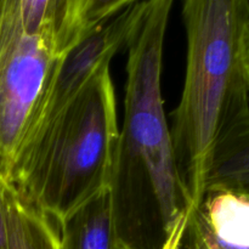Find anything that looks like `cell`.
Returning a JSON list of instances; mask_svg holds the SVG:
<instances>
[{"mask_svg":"<svg viewBox=\"0 0 249 249\" xmlns=\"http://www.w3.org/2000/svg\"><path fill=\"white\" fill-rule=\"evenodd\" d=\"M172 6V0H146L125 46V113L108 186L121 249H162L194 207L178 172L162 95Z\"/></svg>","mask_w":249,"mask_h":249,"instance_id":"1","label":"cell"},{"mask_svg":"<svg viewBox=\"0 0 249 249\" xmlns=\"http://www.w3.org/2000/svg\"><path fill=\"white\" fill-rule=\"evenodd\" d=\"M186 74L170 126L178 172L192 203L204 195L213 148L232 124L249 114V90L241 39L249 19L247 0H186Z\"/></svg>","mask_w":249,"mask_h":249,"instance_id":"2","label":"cell"},{"mask_svg":"<svg viewBox=\"0 0 249 249\" xmlns=\"http://www.w3.org/2000/svg\"><path fill=\"white\" fill-rule=\"evenodd\" d=\"M109 62L24 141L4 181L58 225L109 186L119 133Z\"/></svg>","mask_w":249,"mask_h":249,"instance_id":"3","label":"cell"},{"mask_svg":"<svg viewBox=\"0 0 249 249\" xmlns=\"http://www.w3.org/2000/svg\"><path fill=\"white\" fill-rule=\"evenodd\" d=\"M57 55L49 2L0 0V179L5 181L48 87Z\"/></svg>","mask_w":249,"mask_h":249,"instance_id":"4","label":"cell"},{"mask_svg":"<svg viewBox=\"0 0 249 249\" xmlns=\"http://www.w3.org/2000/svg\"><path fill=\"white\" fill-rule=\"evenodd\" d=\"M145 4L146 0H128L119 11L61 56L24 141L53 118L84 87L102 63L111 61L119 49L125 48L142 15Z\"/></svg>","mask_w":249,"mask_h":249,"instance_id":"5","label":"cell"},{"mask_svg":"<svg viewBox=\"0 0 249 249\" xmlns=\"http://www.w3.org/2000/svg\"><path fill=\"white\" fill-rule=\"evenodd\" d=\"M180 249H249V199L204 192L187 216Z\"/></svg>","mask_w":249,"mask_h":249,"instance_id":"6","label":"cell"},{"mask_svg":"<svg viewBox=\"0 0 249 249\" xmlns=\"http://www.w3.org/2000/svg\"><path fill=\"white\" fill-rule=\"evenodd\" d=\"M229 191L249 199V114L215 143L207 165L204 192Z\"/></svg>","mask_w":249,"mask_h":249,"instance_id":"7","label":"cell"},{"mask_svg":"<svg viewBox=\"0 0 249 249\" xmlns=\"http://www.w3.org/2000/svg\"><path fill=\"white\" fill-rule=\"evenodd\" d=\"M58 226L62 249H121L108 189L85 202Z\"/></svg>","mask_w":249,"mask_h":249,"instance_id":"8","label":"cell"},{"mask_svg":"<svg viewBox=\"0 0 249 249\" xmlns=\"http://www.w3.org/2000/svg\"><path fill=\"white\" fill-rule=\"evenodd\" d=\"M9 249H62L60 226L4 182Z\"/></svg>","mask_w":249,"mask_h":249,"instance_id":"9","label":"cell"},{"mask_svg":"<svg viewBox=\"0 0 249 249\" xmlns=\"http://www.w3.org/2000/svg\"><path fill=\"white\" fill-rule=\"evenodd\" d=\"M0 249H9L7 240V221L4 199V181L0 179Z\"/></svg>","mask_w":249,"mask_h":249,"instance_id":"10","label":"cell"},{"mask_svg":"<svg viewBox=\"0 0 249 249\" xmlns=\"http://www.w3.org/2000/svg\"><path fill=\"white\" fill-rule=\"evenodd\" d=\"M241 61H242L243 73L249 90V19L246 23L241 39Z\"/></svg>","mask_w":249,"mask_h":249,"instance_id":"11","label":"cell"},{"mask_svg":"<svg viewBox=\"0 0 249 249\" xmlns=\"http://www.w3.org/2000/svg\"><path fill=\"white\" fill-rule=\"evenodd\" d=\"M187 216L184 219V220L180 221V224L175 228V230L173 231L169 240L167 241V243H165L164 247L162 249H180V242H181V237H182V233H184V229H185V224H186V220H187Z\"/></svg>","mask_w":249,"mask_h":249,"instance_id":"12","label":"cell"}]
</instances>
